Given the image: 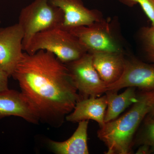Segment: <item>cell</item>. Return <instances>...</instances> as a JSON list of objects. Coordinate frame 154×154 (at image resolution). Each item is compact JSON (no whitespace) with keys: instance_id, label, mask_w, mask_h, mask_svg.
Here are the masks:
<instances>
[{"instance_id":"6da1fadb","label":"cell","mask_w":154,"mask_h":154,"mask_svg":"<svg viewBox=\"0 0 154 154\" xmlns=\"http://www.w3.org/2000/svg\"><path fill=\"white\" fill-rule=\"evenodd\" d=\"M39 121L60 126L82 99L68 69L52 53H23L12 76Z\"/></svg>"},{"instance_id":"7a4b0ae2","label":"cell","mask_w":154,"mask_h":154,"mask_svg":"<svg viewBox=\"0 0 154 154\" xmlns=\"http://www.w3.org/2000/svg\"><path fill=\"white\" fill-rule=\"evenodd\" d=\"M154 105V90L141 91L127 112L100 127L97 135L107 148V154L131 153L134 138Z\"/></svg>"},{"instance_id":"3957f363","label":"cell","mask_w":154,"mask_h":154,"mask_svg":"<svg viewBox=\"0 0 154 154\" xmlns=\"http://www.w3.org/2000/svg\"><path fill=\"white\" fill-rule=\"evenodd\" d=\"M40 50L52 53L65 64L79 59L88 53L79 39L62 27L36 33L25 52L33 54Z\"/></svg>"},{"instance_id":"277c9868","label":"cell","mask_w":154,"mask_h":154,"mask_svg":"<svg viewBox=\"0 0 154 154\" xmlns=\"http://www.w3.org/2000/svg\"><path fill=\"white\" fill-rule=\"evenodd\" d=\"M63 12L50 0H34L21 10L19 24L24 33L22 47L26 51L36 33L62 26Z\"/></svg>"},{"instance_id":"5b68a950","label":"cell","mask_w":154,"mask_h":154,"mask_svg":"<svg viewBox=\"0 0 154 154\" xmlns=\"http://www.w3.org/2000/svg\"><path fill=\"white\" fill-rule=\"evenodd\" d=\"M65 64L82 99L99 97L107 91V84L94 67L92 54Z\"/></svg>"},{"instance_id":"8992f818","label":"cell","mask_w":154,"mask_h":154,"mask_svg":"<svg viewBox=\"0 0 154 154\" xmlns=\"http://www.w3.org/2000/svg\"><path fill=\"white\" fill-rule=\"evenodd\" d=\"M66 30L79 39L88 53H122L120 45L111 34L110 28L105 21Z\"/></svg>"},{"instance_id":"52a82bcc","label":"cell","mask_w":154,"mask_h":154,"mask_svg":"<svg viewBox=\"0 0 154 154\" xmlns=\"http://www.w3.org/2000/svg\"><path fill=\"white\" fill-rule=\"evenodd\" d=\"M128 87L138 88L141 91L154 90V66L137 59L125 58L121 76L115 82L107 85V91L118 92Z\"/></svg>"},{"instance_id":"ba28073f","label":"cell","mask_w":154,"mask_h":154,"mask_svg":"<svg viewBox=\"0 0 154 154\" xmlns=\"http://www.w3.org/2000/svg\"><path fill=\"white\" fill-rule=\"evenodd\" d=\"M24 33L19 23L0 28V67L12 76L23 56Z\"/></svg>"},{"instance_id":"9c48e42d","label":"cell","mask_w":154,"mask_h":154,"mask_svg":"<svg viewBox=\"0 0 154 154\" xmlns=\"http://www.w3.org/2000/svg\"><path fill=\"white\" fill-rule=\"evenodd\" d=\"M61 9L64 15L62 27L66 30L82 26H90L104 21L99 11L90 10L82 0H50Z\"/></svg>"},{"instance_id":"30bf717a","label":"cell","mask_w":154,"mask_h":154,"mask_svg":"<svg viewBox=\"0 0 154 154\" xmlns=\"http://www.w3.org/2000/svg\"><path fill=\"white\" fill-rule=\"evenodd\" d=\"M107 107L106 95L100 97L81 99L77 102L73 110L66 116V119L72 122L93 120L99 124L100 128L102 127L105 124Z\"/></svg>"},{"instance_id":"8fae6325","label":"cell","mask_w":154,"mask_h":154,"mask_svg":"<svg viewBox=\"0 0 154 154\" xmlns=\"http://www.w3.org/2000/svg\"><path fill=\"white\" fill-rule=\"evenodd\" d=\"M11 116L21 117L33 124L39 121L21 92L8 89L0 92V119Z\"/></svg>"},{"instance_id":"7c38bea8","label":"cell","mask_w":154,"mask_h":154,"mask_svg":"<svg viewBox=\"0 0 154 154\" xmlns=\"http://www.w3.org/2000/svg\"><path fill=\"white\" fill-rule=\"evenodd\" d=\"M92 54L94 67L107 85L119 80L124 70L125 58L123 54L96 52Z\"/></svg>"},{"instance_id":"4fadbf2b","label":"cell","mask_w":154,"mask_h":154,"mask_svg":"<svg viewBox=\"0 0 154 154\" xmlns=\"http://www.w3.org/2000/svg\"><path fill=\"white\" fill-rule=\"evenodd\" d=\"M79 124L72 135L63 142L50 140L48 145L51 149L57 154H88V120L79 122Z\"/></svg>"},{"instance_id":"5bb4252c","label":"cell","mask_w":154,"mask_h":154,"mask_svg":"<svg viewBox=\"0 0 154 154\" xmlns=\"http://www.w3.org/2000/svg\"><path fill=\"white\" fill-rule=\"evenodd\" d=\"M123 93L108 91L105 92L107 107L105 112V122H109L117 118L127 108L132 105L137 100L136 88L128 87Z\"/></svg>"},{"instance_id":"9a60e30c","label":"cell","mask_w":154,"mask_h":154,"mask_svg":"<svg viewBox=\"0 0 154 154\" xmlns=\"http://www.w3.org/2000/svg\"><path fill=\"white\" fill-rule=\"evenodd\" d=\"M135 143L139 146L146 145L149 146L152 152H154V119L147 115L142 122Z\"/></svg>"},{"instance_id":"2e32d148","label":"cell","mask_w":154,"mask_h":154,"mask_svg":"<svg viewBox=\"0 0 154 154\" xmlns=\"http://www.w3.org/2000/svg\"><path fill=\"white\" fill-rule=\"evenodd\" d=\"M139 35L146 56L154 66V27H143Z\"/></svg>"},{"instance_id":"e0dca14e","label":"cell","mask_w":154,"mask_h":154,"mask_svg":"<svg viewBox=\"0 0 154 154\" xmlns=\"http://www.w3.org/2000/svg\"><path fill=\"white\" fill-rule=\"evenodd\" d=\"M125 5L132 7L139 4L145 14L151 22L152 27H154V0H118Z\"/></svg>"},{"instance_id":"ac0fdd59","label":"cell","mask_w":154,"mask_h":154,"mask_svg":"<svg viewBox=\"0 0 154 154\" xmlns=\"http://www.w3.org/2000/svg\"><path fill=\"white\" fill-rule=\"evenodd\" d=\"M9 75L0 67V92L8 89V81Z\"/></svg>"},{"instance_id":"d6986e66","label":"cell","mask_w":154,"mask_h":154,"mask_svg":"<svg viewBox=\"0 0 154 154\" xmlns=\"http://www.w3.org/2000/svg\"><path fill=\"white\" fill-rule=\"evenodd\" d=\"M152 153L151 149L149 146L146 145H141L139 146V148L138 149L136 154H147Z\"/></svg>"},{"instance_id":"ffe728a7","label":"cell","mask_w":154,"mask_h":154,"mask_svg":"<svg viewBox=\"0 0 154 154\" xmlns=\"http://www.w3.org/2000/svg\"><path fill=\"white\" fill-rule=\"evenodd\" d=\"M147 115L151 118L154 119V105Z\"/></svg>"},{"instance_id":"44dd1931","label":"cell","mask_w":154,"mask_h":154,"mask_svg":"<svg viewBox=\"0 0 154 154\" xmlns=\"http://www.w3.org/2000/svg\"><path fill=\"white\" fill-rule=\"evenodd\" d=\"M98 1H102V0H98Z\"/></svg>"}]
</instances>
